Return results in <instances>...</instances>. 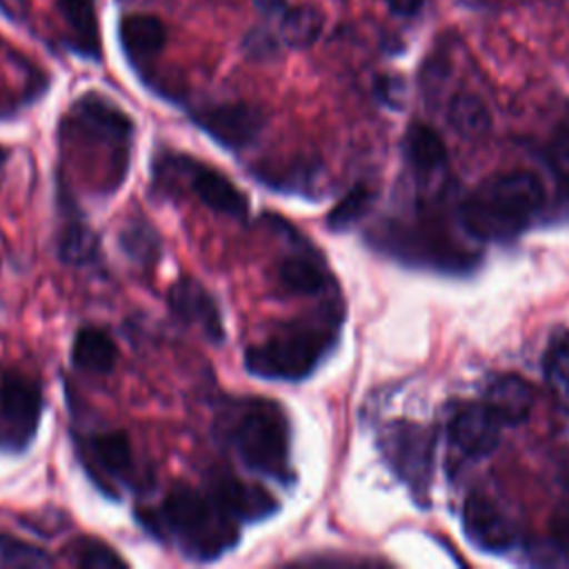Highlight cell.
Here are the masks:
<instances>
[{
  "mask_svg": "<svg viewBox=\"0 0 569 569\" xmlns=\"http://www.w3.org/2000/svg\"><path fill=\"white\" fill-rule=\"evenodd\" d=\"M378 442L391 471L409 487L416 500H425L433 473L431 431L418 422L393 420L385 425Z\"/></svg>",
  "mask_w": 569,
  "mask_h": 569,
  "instance_id": "7",
  "label": "cell"
},
{
  "mask_svg": "<svg viewBox=\"0 0 569 569\" xmlns=\"http://www.w3.org/2000/svg\"><path fill=\"white\" fill-rule=\"evenodd\" d=\"M405 156L418 180L429 182L445 171L447 149L442 138L427 124L413 122L405 133Z\"/></svg>",
  "mask_w": 569,
  "mask_h": 569,
  "instance_id": "18",
  "label": "cell"
},
{
  "mask_svg": "<svg viewBox=\"0 0 569 569\" xmlns=\"http://www.w3.org/2000/svg\"><path fill=\"white\" fill-rule=\"evenodd\" d=\"M549 167L558 180L560 196L569 202V124L560 127L549 144Z\"/></svg>",
  "mask_w": 569,
  "mask_h": 569,
  "instance_id": "29",
  "label": "cell"
},
{
  "mask_svg": "<svg viewBox=\"0 0 569 569\" xmlns=\"http://www.w3.org/2000/svg\"><path fill=\"white\" fill-rule=\"evenodd\" d=\"M116 342L102 327H82L76 331L71 345L73 367L87 373H109L116 365Z\"/></svg>",
  "mask_w": 569,
  "mask_h": 569,
  "instance_id": "20",
  "label": "cell"
},
{
  "mask_svg": "<svg viewBox=\"0 0 569 569\" xmlns=\"http://www.w3.org/2000/svg\"><path fill=\"white\" fill-rule=\"evenodd\" d=\"M42 418V387L36 378L9 369L0 378V447L24 449Z\"/></svg>",
  "mask_w": 569,
  "mask_h": 569,
  "instance_id": "9",
  "label": "cell"
},
{
  "mask_svg": "<svg viewBox=\"0 0 569 569\" xmlns=\"http://www.w3.org/2000/svg\"><path fill=\"white\" fill-rule=\"evenodd\" d=\"M60 13L71 33V47L76 53L98 60L100 33L96 18V0H58Z\"/></svg>",
  "mask_w": 569,
  "mask_h": 569,
  "instance_id": "22",
  "label": "cell"
},
{
  "mask_svg": "<svg viewBox=\"0 0 569 569\" xmlns=\"http://www.w3.org/2000/svg\"><path fill=\"white\" fill-rule=\"evenodd\" d=\"M547 200L542 180L527 169L502 171L480 182L460 204L469 236L485 242H507L527 231Z\"/></svg>",
  "mask_w": 569,
  "mask_h": 569,
  "instance_id": "4",
  "label": "cell"
},
{
  "mask_svg": "<svg viewBox=\"0 0 569 569\" xmlns=\"http://www.w3.org/2000/svg\"><path fill=\"white\" fill-rule=\"evenodd\" d=\"M0 565L4 567H51L47 549L11 533H0Z\"/></svg>",
  "mask_w": 569,
  "mask_h": 569,
  "instance_id": "26",
  "label": "cell"
},
{
  "mask_svg": "<svg viewBox=\"0 0 569 569\" xmlns=\"http://www.w3.org/2000/svg\"><path fill=\"white\" fill-rule=\"evenodd\" d=\"M213 429L249 471L280 485L293 482L291 429L278 402L256 396L224 398Z\"/></svg>",
  "mask_w": 569,
  "mask_h": 569,
  "instance_id": "2",
  "label": "cell"
},
{
  "mask_svg": "<svg viewBox=\"0 0 569 569\" xmlns=\"http://www.w3.org/2000/svg\"><path fill=\"white\" fill-rule=\"evenodd\" d=\"M325 27V16L320 9L311 4H298L293 9H287L280 22V36L284 44L302 49L313 44Z\"/></svg>",
  "mask_w": 569,
  "mask_h": 569,
  "instance_id": "24",
  "label": "cell"
},
{
  "mask_svg": "<svg viewBox=\"0 0 569 569\" xmlns=\"http://www.w3.org/2000/svg\"><path fill=\"white\" fill-rule=\"evenodd\" d=\"M264 220L271 229L280 231L289 242L291 251L276 264V282L289 296H320L331 287V273L322 260V256L309 244L307 238L298 233L287 220L280 216L267 213Z\"/></svg>",
  "mask_w": 569,
  "mask_h": 569,
  "instance_id": "10",
  "label": "cell"
},
{
  "mask_svg": "<svg viewBox=\"0 0 569 569\" xmlns=\"http://www.w3.org/2000/svg\"><path fill=\"white\" fill-rule=\"evenodd\" d=\"M485 402H489L500 413L507 427L518 425L529 416L533 407V389L518 376H498L487 387Z\"/></svg>",
  "mask_w": 569,
  "mask_h": 569,
  "instance_id": "21",
  "label": "cell"
},
{
  "mask_svg": "<svg viewBox=\"0 0 569 569\" xmlns=\"http://www.w3.org/2000/svg\"><path fill=\"white\" fill-rule=\"evenodd\" d=\"M342 307L329 300L305 318L278 325L271 336L244 349V369L262 380L298 382L309 378L340 338Z\"/></svg>",
  "mask_w": 569,
  "mask_h": 569,
  "instance_id": "3",
  "label": "cell"
},
{
  "mask_svg": "<svg viewBox=\"0 0 569 569\" xmlns=\"http://www.w3.org/2000/svg\"><path fill=\"white\" fill-rule=\"evenodd\" d=\"M507 422L485 400L469 402L449 422V440L465 458L489 456L502 436Z\"/></svg>",
  "mask_w": 569,
  "mask_h": 569,
  "instance_id": "13",
  "label": "cell"
},
{
  "mask_svg": "<svg viewBox=\"0 0 569 569\" xmlns=\"http://www.w3.org/2000/svg\"><path fill=\"white\" fill-rule=\"evenodd\" d=\"M118 38L129 62L140 67L162 51L167 42V27L156 16L136 13L120 20Z\"/></svg>",
  "mask_w": 569,
  "mask_h": 569,
  "instance_id": "17",
  "label": "cell"
},
{
  "mask_svg": "<svg viewBox=\"0 0 569 569\" xmlns=\"http://www.w3.org/2000/svg\"><path fill=\"white\" fill-rule=\"evenodd\" d=\"M387 4H389V9H391L393 13L411 16V13H416V11L420 9L422 0H387Z\"/></svg>",
  "mask_w": 569,
  "mask_h": 569,
  "instance_id": "32",
  "label": "cell"
},
{
  "mask_svg": "<svg viewBox=\"0 0 569 569\" xmlns=\"http://www.w3.org/2000/svg\"><path fill=\"white\" fill-rule=\"evenodd\" d=\"M547 378L565 393H569V333L556 338L545 356Z\"/></svg>",
  "mask_w": 569,
  "mask_h": 569,
  "instance_id": "30",
  "label": "cell"
},
{
  "mask_svg": "<svg viewBox=\"0 0 569 569\" xmlns=\"http://www.w3.org/2000/svg\"><path fill=\"white\" fill-rule=\"evenodd\" d=\"M247 49L251 56L256 58H264V56H271L276 51V40L269 36V33H262V31H256L253 38H247Z\"/></svg>",
  "mask_w": 569,
  "mask_h": 569,
  "instance_id": "31",
  "label": "cell"
},
{
  "mask_svg": "<svg viewBox=\"0 0 569 569\" xmlns=\"http://www.w3.org/2000/svg\"><path fill=\"white\" fill-rule=\"evenodd\" d=\"M76 451L84 473L102 493L118 498L120 489L136 485L133 449L124 431L116 429L78 436Z\"/></svg>",
  "mask_w": 569,
  "mask_h": 569,
  "instance_id": "8",
  "label": "cell"
},
{
  "mask_svg": "<svg viewBox=\"0 0 569 569\" xmlns=\"http://www.w3.org/2000/svg\"><path fill=\"white\" fill-rule=\"evenodd\" d=\"M447 120L453 131L465 138H478L491 127V113L487 104L473 93H460L451 98L447 107Z\"/></svg>",
  "mask_w": 569,
  "mask_h": 569,
  "instance_id": "23",
  "label": "cell"
},
{
  "mask_svg": "<svg viewBox=\"0 0 569 569\" xmlns=\"http://www.w3.org/2000/svg\"><path fill=\"white\" fill-rule=\"evenodd\" d=\"M207 489L240 525L264 520L278 511V500L271 491H267L262 485L240 480L222 469L209 476Z\"/></svg>",
  "mask_w": 569,
  "mask_h": 569,
  "instance_id": "14",
  "label": "cell"
},
{
  "mask_svg": "<svg viewBox=\"0 0 569 569\" xmlns=\"http://www.w3.org/2000/svg\"><path fill=\"white\" fill-rule=\"evenodd\" d=\"M253 4L264 16H278V13L284 11L287 0H253Z\"/></svg>",
  "mask_w": 569,
  "mask_h": 569,
  "instance_id": "33",
  "label": "cell"
},
{
  "mask_svg": "<svg viewBox=\"0 0 569 569\" xmlns=\"http://www.w3.org/2000/svg\"><path fill=\"white\" fill-rule=\"evenodd\" d=\"M58 202L62 207V227L58 231L60 260L67 264H73V267L96 264L100 258L98 238L84 222L82 211H78L76 202L71 200V193L64 184H62V191L58 193Z\"/></svg>",
  "mask_w": 569,
  "mask_h": 569,
  "instance_id": "16",
  "label": "cell"
},
{
  "mask_svg": "<svg viewBox=\"0 0 569 569\" xmlns=\"http://www.w3.org/2000/svg\"><path fill=\"white\" fill-rule=\"evenodd\" d=\"M118 242L122 253L138 264L149 267L156 264V260L160 258V238L153 227L142 218H131L122 227Z\"/></svg>",
  "mask_w": 569,
  "mask_h": 569,
  "instance_id": "25",
  "label": "cell"
},
{
  "mask_svg": "<svg viewBox=\"0 0 569 569\" xmlns=\"http://www.w3.org/2000/svg\"><path fill=\"white\" fill-rule=\"evenodd\" d=\"M167 302L171 313L178 320L198 329L209 342L213 345L224 342L227 333H224L222 311L216 298L209 293V289L200 280L191 276L176 280L167 293Z\"/></svg>",
  "mask_w": 569,
  "mask_h": 569,
  "instance_id": "12",
  "label": "cell"
},
{
  "mask_svg": "<svg viewBox=\"0 0 569 569\" xmlns=\"http://www.w3.org/2000/svg\"><path fill=\"white\" fill-rule=\"evenodd\" d=\"M371 202H373V191H371L367 184H356V187H351L349 193L329 211L327 224H329L333 231L349 229L351 224H356V222L367 213V209L371 207Z\"/></svg>",
  "mask_w": 569,
  "mask_h": 569,
  "instance_id": "27",
  "label": "cell"
},
{
  "mask_svg": "<svg viewBox=\"0 0 569 569\" xmlns=\"http://www.w3.org/2000/svg\"><path fill=\"white\" fill-rule=\"evenodd\" d=\"M138 525L196 562H211L240 540V522L209 489L176 482L160 505L138 507Z\"/></svg>",
  "mask_w": 569,
  "mask_h": 569,
  "instance_id": "1",
  "label": "cell"
},
{
  "mask_svg": "<svg viewBox=\"0 0 569 569\" xmlns=\"http://www.w3.org/2000/svg\"><path fill=\"white\" fill-rule=\"evenodd\" d=\"M151 184L153 193L158 196H167L169 191L189 187V191L207 209L233 220H242L249 213V198L233 180H229L216 167L180 151L156 153Z\"/></svg>",
  "mask_w": 569,
  "mask_h": 569,
  "instance_id": "5",
  "label": "cell"
},
{
  "mask_svg": "<svg viewBox=\"0 0 569 569\" xmlns=\"http://www.w3.org/2000/svg\"><path fill=\"white\" fill-rule=\"evenodd\" d=\"M69 556L80 567H120L127 565L116 549H111L100 538L80 536L69 545Z\"/></svg>",
  "mask_w": 569,
  "mask_h": 569,
  "instance_id": "28",
  "label": "cell"
},
{
  "mask_svg": "<svg viewBox=\"0 0 569 569\" xmlns=\"http://www.w3.org/2000/svg\"><path fill=\"white\" fill-rule=\"evenodd\" d=\"M462 529L482 551L500 553L516 545V527L482 493H471L462 505Z\"/></svg>",
  "mask_w": 569,
  "mask_h": 569,
  "instance_id": "15",
  "label": "cell"
},
{
  "mask_svg": "<svg viewBox=\"0 0 569 569\" xmlns=\"http://www.w3.org/2000/svg\"><path fill=\"white\" fill-rule=\"evenodd\" d=\"M62 133L64 138H78L84 144H100L109 151L118 173L122 178L127 176L133 122L104 96H80L62 120Z\"/></svg>",
  "mask_w": 569,
  "mask_h": 569,
  "instance_id": "6",
  "label": "cell"
},
{
  "mask_svg": "<svg viewBox=\"0 0 569 569\" xmlns=\"http://www.w3.org/2000/svg\"><path fill=\"white\" fill-rule=\"evenodd\" d=\"M191 120L220 147L238 151L249 147L264 127V116L247 102H218L191 111Z\"/></svg>",
  "mask_w": 569,
  "mask_h": 569,
  "instance_id": "11",
  "label": "cell"
},
{
  "mask_svg": "<svg viewBox=\"0 0 569 569\" xmlns=\"http://www.w3.org/2000/svg\"><path fill=\"white\" fill-rule=\"evenodd\" d=\"M253 178L269 189L282 193L311 196L318 191L320 167L313 160H289V162H262L251 169Z\"/></svg>",
  "mask_w": 569,
  "mask_h": 569,
  "instance_id": "19",
  "label": "cell"
}]
</instances>
